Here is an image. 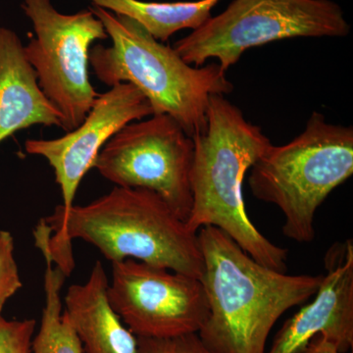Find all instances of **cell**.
<instances>
[{
  "label": "cell",
  "instance_id": "cell-19",
  "mask_svg": "<svg viewBox=\"0 0 353 353\" xmlns=\"http://www.w3.org/2000/svg\"><path fill=\"white\" fill-rule=\"evenodd\" d=\"M301 353H341L331 341L321 336H316Z\"/></svg>",
  "mask_w": 353,
  "mask_h": 353
},
{
  "label": "cell",
  "instance_id": "cell-16",
  "mask_svg": "<svg viewBox=\"0 0 353 353\" xmlns=\"http://www.w3.org/2000/svg\"><path fill=\"white\" fill-rule=\"evenodd\" d=\"M22 288L14 259V241L9 232L0 230V314L6 301Z\"/></svg>",
  "mask_w": 353,
  "mask_h": 353
},
{
  "label": "cell",
  "instance_id": "cell-11",
  "mask_svg": "<svg viewBox=\"0 0 353 353\" xmlns=\"http://www.w3.org/2000/svg\"><path fill=\"white\" fill-rule=\"evenodd\" d=\"M314 299L283 325L266 353H301L316 336L334 343L341 353L353 347V245L332 246L325 257Z\"/></svg>",
  "mask_w": 353,
  "mask_h": 353
},
{
  "label": "cell",
  "instance_id": "cell-9",
  "mask_svg": "<svg viewBox=\"0 0 353 353\" xmlns=\"http://www.w3.org/2000/svg\"><path fill=\"white\" fill-rule=\"evenodd\" d=\"M111 264L109 301L137 338L199 334L208 316L199 279L134 259Z\"/></svg>",
  "mask_w": 353,
  "mask_h": 353
},
{
  "label": "cell",
  "instance_id": "cell-12",
  "mask_svg": "<svg viewBox=\"0 0 353 353\" xmlns=\"http://www.w3.org/2000/svg\"><path fill=\"white\" fill-rule=\"evenodd\" d=\"M37 125L61 128V116L39 87L18 34L0 27V143Z\"/></svg>",
  "mask_w": 353,
  "mask_h": 353
},
{
  "label": "cell",
  "instance_id": "cell-1",
  "mask_svg": "<svg viewBox=\"0 0 353 353\" xmlns=\"http://www.w3.org/2000/svg\"><path fill=\"white\" fill-rule=\"evenodd\" d=\"M36 245L69 276L72 241L95 246L112 262L134 259L201 280L203 259L197 233L190 231L155 192L116 187L87 205L64 212L55 208L34 231Z\"/></svg>",
  "mask_w": 353,
  "mask_h": 353
},
{
  "label": "cell",
  "instance_id": "cell-17",
  "mask_svg": "<svg viewBox=\"0 0 353 353\" xmlns=\"http://www.w3.org/2000/svg\"><path fill=\"white\" fill-rule=\"evenodd\" d=\"M36 320H7L0 314V353L31 352Z\"/></svg>",
  "mask_w": 353,
  "mask_h": 353
},
{
  "label": "cell",
  "instance_id": "cell-4",
  "mask_svg": "<svg viewBox=\"0 0 353 353\" xmlns=\"http://www.w3.org/2000/svg\"><path fill=\"white\" fill-rule=\"evenodd\" d=\"M88 9L111 39L108 48L97 44L90 51L97 78L110 88L131 83L150 102L153 115L171 116L190 138L204 132L211 95L229 94L234 90L220 65L192 66L131 18L101 7Z\"/></svg>",
  "mask_w": 353,
  "mask_h": 353
},
{
  "label": "cell",
  "instance_id": "cell-8",
  "mask_svg": "<svg viewBox=\"0 0 353 353\" xmlns=\"http://www.w3.org/2000/svg\"><path fill=\"white\" fill-rule=\"evenodd\" d=\"M194 143L167 114L134 121L114 134L94 168L116 187L155 192L187 222L192 206Z\"/></svg>",
  "mask_w": 353,
  "mask_h": 353
},
{
  "label": "cell",
  "instance_id": "cell-6",
  "mask_svg": "<svg viewBox=\"0 0 353 353\" xmlns=\"http://www.w3.org/2000/svg\"><path fill=\"white\" fill-rule=\"evenodd\" d=\"M350 25L332 0H234L226 10L176 41L183 61L217 59L227 72L246 50L294 38H343Z\"/></svg>",
  "mask_w": 353,
  "mask_h": 353
},
{
  "label": "cell",
  "instance_id": "cell-7",
  "mask_svg": "<svg viewBox=\"0 0 353 353\" xmlns=\"http://www.w3.org/2000/svg\"><path fill=\"white\" fill-rule=\"evenodd\" d=\"M34 38L24 52L38 76L39 87L61 116L68 132L82 124L97 94L90 80V46L108 39L101 21L90 9L59 12L51 0H23Z\"/></svg>",
  "mask_w": 353,
  "mask_h": 353
},
{
  "label": "cell",
  "instance_id": "cell-10",
  "mask_svg": "<svg viewBox=\"0 0 353 353\" xmlns=\"http://www.w3.org/2000/svg\"><path fill=\"white\" fill-rule=\"evenodd\" d=\"M153 115L145 95L128 83L113 85L97 95L82 124L61 138L28 139L26 152L43 157L54 170L63 202L58 208L66 212L74 205L77 190L103 146L121 129L134 121Z\"/></svg>",
  "mask_w": 353,
  "mask_h": 353
},
{
  "label": "cell",
  "instance_id": "cell-2",
  "mask_svg": "<svg viewBox=\"0 0 353 353\" xmlns=\"http://www.w3.org/2000/svg\"><path fill=\"white\" fill-rule=\"evenodd\" d=\"M208 316L199 338L215 353H266L281 316L312 299L323 275H288L259 263L215 227L197 232Z\"/></svg>",
  "mask_w": 353,
  "mask_h": 353
},
{
  "label": "cell",
  "instance_id": "cell-18",
  "mask_svg": "<svg viewBox=\"0 0 353 353\" xmlns=\"http://www.w3.org/2000/svg\"><path fill=\"white\" fill-rule=\"evenodd\" d=\"M139 353H215L199 338V334L168 339L138 338Z\"/></svg>",
  "mask_w": 353,
  "mask_h": 353
},
{
  "label": "cell",
  "instance_id": "cell-13",
  "mask_svg": "<svg viewBox=\"0 0 353 353\" xmlns=\"http://www.w3.org/2000/svg\"><path fill=\"white\" fill-rule=\"evenodd\" d=\"M109 281L97 261L85 284L65 296V313L85 353H139L138 338L123 324L108 297Z\"/></svg>",
  "mask_w": 353,
  "mask_h": 353
},
{
  "label": "cell",
  "instance_id": "cell-15",
  "mask_svg": "<svg viewBox=\"0 0 353 353\" xmlns=\"http://www.w3.org/2000/svg\"><path fill=\"white\" fill-rule=\"evenodd\" d=\"M41 253L46 261V303L41 327L37 336L32 339V353H83L82 343L62 306L61 290L67 276L53 263L48 252Z\"/></svg>",
  "mask_w": 353,
  "mask_h": 353
},
{
  "label": "cell",
  "instance_id": "cell-14",
  "mask_svg": "<svg viewBox=\"0 0 353 353\" xmlns=\"http://www.w3.org/2000/svg\"><path fill=\"white\" fill-rule=\"evenodd\" d=\"M92 6L126 16L164 43L183 29H199L211 17L212 9L221 0L154 2L143 0H90Z\"/></svg>",
  "mask_w": 353,
  "mask_h": 353
},
{
  "label": "cell",
  "instance_id": "cell-3",
  "mask_svg": "<svg viewBox=\"0 0 353 353\" xmlns=\"http://www.w3.org/2000/svg\"><path fill=\"white\" fill-rule=\"evenodd\" d=\"M192 139L188 228L194 233L203 227L217 228L259 263L287 273L288 250L272 243L252 224L243 196L245 174L272 145L270 139L224 95L216 94L209 101L205 131Z\"/></svg>",
  "mask_w": 353,
  "mask_h": 353
},
{
  "label": "cell",
  "instance_id": "cell-5",
  "mask_svg": "<svg viewBox=\"0 0 353 353\" xmlns=\"http://www.w3.org/2000/svg\"><path fill=\"white\" fill-rule=\"evenodd\" d=\"M352 174V127L313 112L299 137L269 145L250 168L248 183L255 199L282 211L285 236L308 243L315 238L318 208Z\"/></svg>",
  "mask_w": 353,
  "mask_h": 353
}]
</instances>
